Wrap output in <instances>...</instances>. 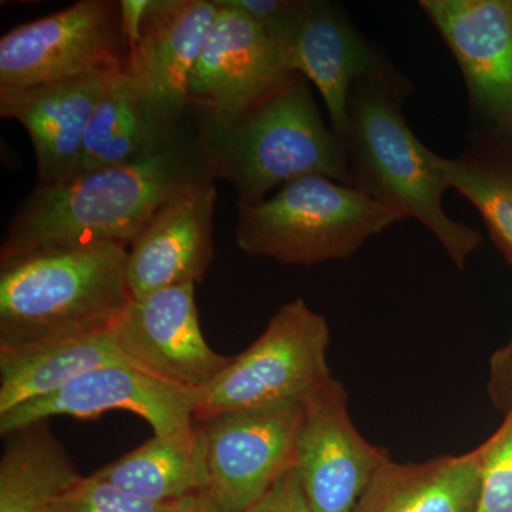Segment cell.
<instances>
[{"mask_svg": "<svg viewBox=\"0 0 512 512\" xmlns=\"http://www.w3.org/2000/svg\"><path fill=\"white\" fill-rule=\"evenodd\" d=\"M275 40L292 72L302 74L318 89L330 127L343 143L353 84L386 72L393 63L357 30L339 3L326 0H298L292 18Z\"/></svg>", "mask_w": 512, "mask_h": 512, "instance_id": "4fadbf2b", "label": "cell"}, {"mask_svg": "<svg viewBox=\"0 0 512 512\" xmlns=\"http://www.w3.org/2000/svg\"><path fill=\"white\" fill-rule=\"evenodd\" d=\"M247 512H312L295 467L286 471Z\"/></svg>", "mask_w": 512, "mask_h": 512, "instance_id": "4316f807", "label": "cell"}, {"mask_svg": "<svg viewBox=\"0 0 512 512\" xmlns=\"http://www.w3.org/2000/svg\"><path fill=\"white\" fill-rule=\"evenodd\" d=\"M181 512H227L222 510L217 501L212 498L210 493H204L192 497L188 504L185 505L184 510Z\"/></svg>", "mask_w": 512, "mask_h": 512, "instance_id": "f546056e", "label": "cell"}, {"mask_svg": "<svg viewBox=\"0 0 512 512\" xmlns=\"http://www.w3.org/2000/svg\"><path fill=\"white\" fill-rule=\"evenodd\" d=\"M302 404L215 414L197 421L207 440L210 490L227 512H247L295 464Z\"/></svg>", "mask_w": 512, "mask_h": 512, "instance_id": "ba28073f", "label": "cell"}, {"mask_svg": "<svg viewBox=\"0 0 512 512\" xmlns=\"http://www.w3.org/2000/svg\"><path fill=\"white\" fill-rule=\"evenodd\" d=\"M113 338L127 365L195 392L215 382L232 362L204 338L195 284L133 299L114 323Z\"/></svg>", "mask_w": 512, "mask_h": 512, "instance_id": "30bf717a", "label": "cell"}, {"mask_svg": "<svg viewBox=\"0 0 512 512\" xmlns=\"http://www.w3.org/2000/svg\"><path fill=\"white\" fill-rule=\"evenodd\" d=\"M466 82L476 123L512 103V0H421Z\"/></svg>", "mask_w": 512, "mask_h": 512, "instance_id": "2e32d148", "label": "cell"}, {"mask_svg": "<svg viewBox=\"0 0 512 512\" xmlns=\"http://www.w3.org/2000/svg\"><path fill=\"white\" fill-rule=\"evenodd\" d=\"M120 363L126 362L117 352L113 326L23 348L0 349V414L55 394L92 370Z\"/></svg>", "mask_w": 512, "mask_h": 512, "instance_id": "d6986e66", "label": "cell"}, {"mask_svg": "<svg viewBox=\"0 0 512 512\" xmlns=\"http://www.w3.org/2000/svg\"><path fill=\"white\" fill-rule=\"evenodd\" d=\"M151 5L153 0H120L121 20H123L128 50L136 45Z\"/></svg>", "mask_w": 512, "mask_h": 512, "instance_id": "f1b7e54d", "label": "cell"}, {"mask_svg": "<svg viewBox=\"0 0 512 512\" xmlns=\"http://www.w3.org/2000/svg\"><path fill=\"white\" fill-rule=\"evenodd\" d=\"M158 133L148 126L127 66L113 70L87 124L70 180L133 160Z\"/></svg>", "mask_w": 512, "mask_h": 512, "instance_id": "7402d4cb", "label": "cell"}, {"mask_svg": "<svg viewBox=\"0 0 512 512\" xmlns=\"http://www.w3.org/2000/svg\"><path fill=\"white\" fill-rule=\"evenodd\" d=\"M3 439L0 512H49L82 480L47 421L10 431Z\"/></svg>", "mask_w": 512, "mask_h": 512, "instance_id": "44dd1931", "label": "cell"}, {"mask_svg": "<svg viewBox=\"0 0 512 512\" xmlns=\"http://www.w3.org/2000/svg\"><path fill=\"white\" fill-rule=\"evenodd\" d=\"M191 498L177 503H154L92 474L60 497L49 512H181Z\"/></svg>", "mask_w": 512, "mask_h": 512, "instance_id": "cb8c5ba5", "label": "cell"}, {"mask_svg": "<svg viewBox=\"0 0 512 512\" xmlns=\"http://www.w3.org/2000/svg\"><path fill=\"white\" fill-rule=\"evenodd\" d=\"M110 73L0 92V116L19 121L32 140L39 184L59 185L72 177L87 124Z\"/></svg>", "mask_w": 512, "mask_h": 512, "instance_id": "e0dca14e", "label": "cell"}, {"mask_svg": "<svg viewBox=\"0 0 512 512\" xmlns=\"http://www.w3.org/2000/svg\"><path fill=\"white\" fill-rule=\"evenodd\" d=\"M476 124L474 148L512 170V103L490 119Z\"/></svg>", "mask_w": 512, "mask_h": 512, "instance_id": "484cf974", "label": "cell"}, {"mask_svg": "<svg viewBox=\"0 0 512 512\" xmlns=\"http://www.w3.org/2000/svg\"><path fill=\"white\" fill-rule=\"evenodd\" d=\"M218 10L214 0H153L127 62L151 130L190 116L188 83Z\"/></svg>", "mask_w": 512, "mask_h": 512, "instance_id": "8fae6325", "label": "cell"}, {"mask_svg": "<svg viewBox=\"0 0 512 512\" xmlns=\"http://www.w3.org/2000/svg\"><path fill=\"white\" fill-rule=\"evenodd\" d=\"M481 446L483 463L474 512H512V410Z\"/></svg>", "mask_w": 512, "mask_h": 512, "instance_id": "d4e9b609", "label": "cell"}, {"mask_svg": "<svg viewBox=\"0 0 512 512\" xmlns=\"http://www.w3.org/2000/svg\"><path fill=\"white\" fill-rule=\"evenodd\" d=\"M194 113L212 175L228 181L239 202L258 204L275 188L308 175L353 187L348 151L323 120L302 74L292 73L238 116Z\"/></svg>", "mask_w": 512, "mask_h": 512, "instance_id": "3957f363", "label": "cell"}, {"mask_svg": "<svg viewBox=\"0 0 512 512\" xmlns=\"http://www.w3.org/2000/svg\"><path fill=\"white\" fill-rule=\"evenodd\" d=\"M214 180H204L165 202L128 249L133 299L160 289L197 284L214 258Z\"/></svg>", "mask_w": 512, "mask_h": 512, "instance_id": "9a60e30c", "label": "cell"}, {"mask_svg": "<svg viewBox=\"0 0 512 512\" xmlns=\"http://www.w3.org/2000/svg\"><path fill=\"white\" fill-rule=\"evenodd\" d=\"M188 83L192 110L229 119L264 100L291 76L282 46L225 0Z\"/></svg>", "mask_w": 512, "mask_h": 512, "instance_id": "7c38bea8", "label": "cell"}, {"mask_svg": "<svg viewBox=\"0 0 512 512\" xmlns=\"http://www.w3.org/2000/svg\"><path fill=\"white\" fill-rule=\"evenodd\" d=\"M204 180L215 178L191 109L184 123L158 133L127 163L37 184L13 215L0 256L97 242L128 248L165 202Z\"/></svg>", "mask_w": 512, "mask_h": 512, "instance_id": "6da1fadb", "label": "cell"}, {"mask_svg": "<svg viewBox=\"0 0 512 512\" xmlns=\"http://www.w3.org/2000/svg\"><path fill=\"white\" fill-rule=\"evenodd\" d=\"M447 188L460 192L483 218L495 247L512 265V170L507 165L473 150L460 157H437Z\"/></svg>", "mask_w": 512, "mask_h": 512, "instance_id": "603a6c76", "label": "cell"}, {"mask_svg": "<svg viewBox=\"0 0 512 512\" xmlns=\"http://www.w3.org/2000/svg\"><path fill=\"white\" fill-rule=\"evenodd\" d=\"M387 460L357 431L338 380L330 377L303 400L293 467L312 512H353Z\"/></svg>", "mask_w": 512, "mask_h": 512, "instance_id": "9c48e42d", "label": "cell"}, {"mask_svg": "<svg viewBox=\"0 0 512 512\" xmlns=\"http://www.w3.org/2000/svg\"><path fill=\"white\" fill-rule=\"evenodd\" d=\"M488 394L504 413L512 410V332L510 339L491 357Z\"/></svg>", "mask_w": 512, "mask_h": 512, "instance_id": "83f0119b", "label": "cell"}, {"mask_svg": "<svg viewBox=\"0 0 512 512\" xmlns=\"http://www.w3.org/2000/svg\"><path fill=\"white\" fill-rule=\"evenodd\" d=\"M198 393L134 369L127 363L92 370L55 394L0 414L2 436L52 417L96 419L107 412L137 414L157 436L194 424Z\"/></svg>", "mask_w": 512, "mask_h": 512, "instance_id": "5bb4252c", "label": "cell"}, {"mask_svg": "<svg viewBox=\"0 0 512 512\" xmlns=\"http://www.w3.org/2000/svg\"><path fill=\"white\" fill-rule=\"evenodd\" d=\"M483 446L426 463L387 460L353 512H474Z\"/></svg>", "mask_w": 512, "mask_h": 512, "instance_id": "ac0fdd59", "label": "cell"}, {"mask_svg": "<svg viewBox=\"0 0 512 512\" xmlns=\"http://www.w3.org/2000/svg\"><path fill=\"white\" fill-rule=\"evenodd\" d=\"M413 84L396 67L353 84L345 144L353 187L429 229L458 269L483 242L480 232L448 217L439 154L413 133L403 114Z\"/></svg>", "mask_w": 512, "mask_h": 512, "instance_id": "7a4b0ae2", "label": "cell"}, {"mask_svg": "<svg viewBox=\"0 0 512 512\" xmlns=\"http://www.w3.org/2000/svg\"><path fill=\"white\" fill-rule=\"evenodd\" d=\"M124 245H62L0 256V349L113 326L133 301Z\"/></svg>", "mask_w": 512, "mask_h": 512, "instance_id": "277c9868", "label": "cell"}, {"mask_svg": "<svg viewBox=\"0 0 512 512\" xmlns=\"http://www.w3.org/2000/svg\"><path fill=\"white\" fill-rule=\"evenodd\" d=\"M93 476L154 503H177L210 490L207 440L201 424L157 436Z\"/></svg>", "mask_w": 512, "mask_h": 512, "instance_id": "ffe728a7", "label": "cell"}, {"mask_svg": "<svg viewBox=\"0 0 512 512\" xmlns=\"http://www.w3.org/2000/svg\"><path fill=\"white\" fill-rule=\"evenodd\" d=\"M328 322L303 298L285 303L262 335L198 393L194 421L215 414L303 402L330 370Z\"/></svg>", "mask_w": 512, "mask_h": 512, "instance_id": "8992f818", "label": "cell"}, {"mask_svg": "<svg viewBox=\"0 0 512 512\" xmlns=\"http://www.w3.org/2000/svg\"><path fill=\"white\" fill-rule=\"evenodd\" d=\"M235 242L245 254L286 265H316L356 254L399 215L350 185L308 175L274 197L239 202Z\"/></svg>", "mask_w": 512, "mask_h": 512, "instance_id": "5b68a950", "label": "cell"}, {"mask_svg": "<svg viewBox=\"0 0 512 512\" xmlns=\"http://www.w3.org/2000/svg\"><path fill=\"white\" fill-rule=\"evenodd\" d=\"M116 0H80L0 39V92L127 66Z\"/></svg>", "mask_w": 512, "mask_h": 512, "instance_id": "52a82bcc", "label": "cell"}]
</instances>
